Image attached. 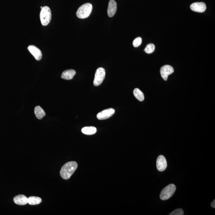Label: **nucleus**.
Wrapping results in <instances>:
<instances>
[{
	"instance_id": "1",
	"label": "nucleus",
	"mask_w": 215,
	"mask_h": 215,
	"mask_svg": "<svg viewBox=\"0 0 215 215\" xmlns=\"http://www.w3.org/2000/svg\"><path fill=\"white\" fill-rule=\"evenodd\" d=\"M78 165L75 161H71L65 163L61 168L60 174L62 179L67 180L71 177L77 170Z\"/></svg>"
},
{
	"instance_id": "2",
	"label": "nucleus",
	"mask_w": 215,
	"mask_h": 215,
	"mask_svg": "<svg viewBox=\"0 0 215 215\" xmlns=\"http://www.w3.org/2000/svg\"><path fill=\"white\" fill-rule=\"evenodd\" d=\"M93 9V6L89 3L84 4L78 8L76 14L77 17L84 19L89 16Z\"/></svg>"
},
{
	"instance_id": "3",
	"label": "nucleus",
	"mask_w": 215,
	"mask_h": 215,
	"mask_svg": "<svg viewBox=\"0 0 215 215\" xmlns=\"http://www.w3.org/2000/svg\"><path fill=\"white\" fill-rule=\"evenodd\" d=\"M51 18V13L50 8L48 6L43 7L40 13V19L41 24L46 26L50 23Z\"/></svg>"
},
{
	"instance_id": "4",
	"label": "nucleus",
	"mask_w": 215,
	"mask_h": 215,
	"mask_svg": "<svg viewBox=\"0 0 215 215\" xmlns=\"http://www.w3.org/2000/svg\"><path fill=\"white\" fill-rule=\"evenodd\" d=\"M176 190V187L174 184L168 185L162 190L160 195V199L163 200H168L173 195Z\"/></svg>"
},
{
	"instance_id": "5",
	"label": "nucleus",
	"mask_w": 215,
	"mask_h": 215,
	"mask_svg": "<svg viewBox=\"0 0 215 215\" xmlns=\"http://www.w3.org/2000/svg\"><path fill=\"white\" fill-rule=\"evenodd\" d=\"M105 70L102 67L97 69L96 71L93 84L95 86H99L104 81L105 77Z\"/></svg>"
},
{
	"instance_id": "6",
	"label": "nucleus",
	"mask_w": 215,
	"mask_h": 215,
	"mask_svg": "<svg viewBox=\"0 0 215 215\" xmlns=\"http://www.w3.org/2000/svg\"><path fill=\"white\" fill-rule=\"evenodd\" d=\"M115 113V110L113 108H110L103 110L97 115V118L98 120H103L107 119L112 117Z\"/></svg>"
},
{
	"instance_id": "7",
	"label": "nucleus",
	"mask_w": 215,
	"mask_h": 215,
	"mask_svg": "<svg viewBox=\"0 0 215 215\" xmlns=\"http://www.w3.org/2000/svg\"><path fill=\"white\" fill-rule=\"evenodd\" d=\"M174 71V69L171 66L165 65L160 68V74L163 79L167 81L168 76L173 74Z\"/></svg>"
},
{
	"instance_id": "8",
	"label": "nucleus",
	"mask_w": 215,
	"mask_h": 215,
	"mask_svg": "<svg viewBox=\"0 0 215 215\" xmlns=\"http://www.w3.org/2000/svg\"><path fill=\"white\" fill-rule=\"evenodd\" d=\"M156 166L159 171L163 172L166 170L167 166V161L164 156L160 155L158 157Z\"/></svg>"
},
{
	"instance_id": "9",
	"label": "nucleus",
	"mask_w": 215,
	"mask_h": 215,
	"mask_svg": "<svg viewBox=\"0 0 215 215\" xmlns=\"http://www.w3.org/2000/svg\"><path fill=\"white\" fill-rule=\"evenodd\" d=\"M28 49L37 61H40L42 57V53L39 49L35 45H31L29 46Z\"/></svg>"
},
{
	"instance_id": "10",
	"label": "nucleus",
	"mask_w": 215,
	"mask_h": 215,
	"mask_svg": "<svg viewBox=\"0 0 215 215\" xmlns=\"http://www.w3.org/2000/svg\"><path fill=\"white\" fill-rule=\"evenodd\" d=\"M190 8L192 11H194V12H203L206 11V6L204 2H194L191 4L190 6Z\"/></svg>"
},
{
	"instance_id": "11",
	"label": "nucleus",
	"mask_w": 215,
	"mask_h": 215,
	"mask_svg": "<svg viewBox=\"0 0 215 215\" xmlns=\"http://www.w3.org/2000/svg\"><path fill=\"white\" fill-rule=\"evenodd\" d=\"M117 10V3L114 0H110L108 8V15L110 17H112L115 14Z\"/></svg>"
},
{
	"instance_id": "12",
	"label": "nucleus",
	"mask_w": 215,
	"mask_h": 215,
	"mask_svg": "<svg viewBox=\"0 0 215 215\" xmlns=\"http://www.w3.org/2000/svg\"><path fill=\"white\" fill-rule=\"evenodd\" d=\"M14 202L16 204L19 205H24L28 203V198L24 195H19L14 198Z\"/></svg>"
},
{
	"instance_id": "13",
	"label": "nucleus",
	"mask_w": 215,
	"mask_h": 215,
	"mask_svg": "<svg viewBox=\"0 0 215 215\" xmlns=\"http://www.w3.org/2000/svg\"><path fill=\"white\" fill-rule=\"evenodd\" d=\"M76 71L74 69H68L63 72L61 77L64 79L69 80L74 78L76 74Z\"/></svg>"
},
{
	"instance_id": "14",
	"label": "nucleus",
	"mask_w": 215,
	"mask_h": 215,
	"mask_svg": "<svg viewBox=\"0 0 215 215\" xmlns=\"http://www.w3.org/2000/svg\"><path fill=\"white\" fill-rule=\"evenodd\" d=\"M36 117L38 119H41L45 116V113L40 106H37L34 109Z\"/></svg>"
},
{
	"instance_id": "15",
	"label": "nucleus",
	"mask_w": 215,
	"mask_h": 215,
	"mask_svg": "<svg viewBox=\"0 0 215 215\" xmlns=\"http://www.w3.org/2000/svg\"><path fill=\"white\" fill-rule=\"evenodd\" d=\"M97 131V128L93 127H85L81 130L82 132L87 135H91L95 134Z\"/></svg>"
},
{
	"instance_id": "16",
	"label": "nucleus",
	"mask_w": 215,
	"mask_h": 215,
	"mask_svg": "<svg viewBox=\"0 0 215 215\" xmlns=\"http://www.w3.org/2000/svg\"><path fill=\"white\" fill-rule=\"evenodd\" d=\"M42 200L41 198L36 196H31L28 198V203L31 205H36L41 203Z\"/></svg>"
},
{
	"instance_id": "17",
	"label": "nucleus",
	"mask_w": 215,
	"mask_h": 215,
	"mask_svg": "<svg viewBox=\"0 0 215 215\" xmlns=\"http://www.w3.org/2000/svg\"><path fill=\"white\" fill-rule=\"evenodd\" d=\"M135 97L140 101H143L144 100V95L141 90L138 88H136L133 92Z\"/></svg>"
},
{
	"instance_id": "18",
	"label": "nucleus",
	"mask_w": 215,
	"mask_h": 215,
	"mask_svg": "<svg viewBox=\"0 0 215 215\" xmlns=\"http://www.w3.org/2000/svg\"><path fill=\"white\" fill-rule=\"evenodd\" d=\"M155 49V46L153 44H148L146 46V48L145 49L144 51L147 54H150L153 53Z\"/></svg>"
},
{
	"instance_id": "19",
	"label": "nucleus",
	"mask_w": 215,
	"mask_h": 215,
	"mask_svg": "<svg viewBox=\"0 0 215 215\" xmlns=\"http://www.w3.org/2000/svg\"><path fill=\"white\" fill-rule=\"evenodd\" d=\"M142 42V39L139 37L135 39L133 42V45L135 48L138 47L141 45Z\"/></svg>"
},
{
	"instance_id": "20",
	"label": "nucleus",
	"mask_w": 215,
	"mask_h": 215,
	"mask_svg": "<svg viewBox=\"0 0 215 215\" xmlns=\"http://www.w3.org/2000/svg\"><path fill=\"white\" fill-rule=\"evenodd\" d=\"M184 214V211L183 209L179 208L173 211L170 213V215H183Z\"/></svg>"
},
{
	"instance_id": "21",
	"label": "nucleus",
	"mask_w": 215,
	"mask_h": 215,
	"mask_svg": "<svg viewBox=\"0 0 215 215\" xmlns=\"http://www.w3.org/2000/svg\"><path fill=\"white\" fill-rule=\"evenodd\" d=\"M211 206L213 208H215V200L213 201V202L211 203Z\"/></svg>"
},
{
	"instance_id": "22",
	"label": "nucleus",
	"mask_w": 215,
	"mask_h": 215,
	"mask_svg": "<svg viewBox=\"0 0 215 215\" xmlns=\"http://www.w3.org/2000/svg\"><path fill=\"white\" fill-rule=\"evenodd\" d=\"M42 8H43L42 7H41V9H42Z\"/></svg>"
}]
</instances>
